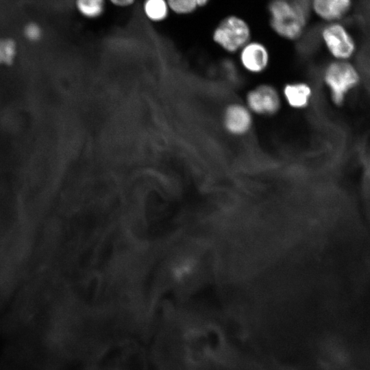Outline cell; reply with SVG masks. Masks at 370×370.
Masks as SVG:
<instances>
[{
    "mask_svg": "<svg viewBox=\"0 0 370 370\" xmlns=\"http://www.w3.org/2000/svg\"><path fill=\"white\" fill-rule=\"evenodd\" d=\"M269 23L280 38L296 41L307 27V14L297 0H271L268 5Z\"/></svg>",
    "mask_w": 370,
    "mask_h": 370,
    "instance_id": "cell-1",
    "label": "cell"
},
{
    "mask_svg": "<svg viewBox=\"0 0 370 370\" xmlns=\"http://www.w3.org/2000/svg\"><path fill=\"white\" fill-rule=\"evenodd\" d=\"M243 102L256 118L273 119L280 115L284 106L280 89L269 82H260L249 87Z\"/></svg>",
    "mask_w": 370,
    "mask_h": 370,
    "instance_id": "cell-2",
    "label": "cell"
},
{
    "mask_svg": "<svg viewBox=\"0 0 370 370\" xmlns=\"http://www.w3.org/2000/svg\"><path fill=\"white\" fill-rule=\"evenodd\" d=\"M249 23L236 14L223 18L212 32V40L221 50L230 55L237 54L251 40Z\"/></svg>",
    "mask_w": 370,
    "mask_h": 370,
    "instance_id": "cell-3",
    "label": "cell"
},
{
    "mask_svg": "<svg viewBox=\"0 0 370 370\" xmlns=\"http://www.w3.org/2000/svg\"><path fill=\"white\" fill-rule=\"evenodd\" d=\"M358 77L356 68L345 60H332L324 66L321 74L323 83L336 105L343 103L347 93L357 84Z\"/></svg>",
    "mask_w": 370,
    "mask_h": 370,
    "instance_id": "cell-4",
    "label": "cell"
},
{
    "mask_svg": "<svg viewBox=\"0 0 370 370\" xmlns=\"http://www.w3.org/2000/svg\"><path fill=\"white\" fill-rule=\"evenodd\" d=\"M319 37L327 53L334 60L349 61L356 51V39L342 21L323 23L319 29Z\"/></svg>",
    "mask_w": 370,
    "mask_h": 370,
    "instance_id": "cell-5",
    "label": "cell"
},
{
    "mask_svg": "<svg viewBox=\"0 0 370 370\" xmlns=\"http://www.w3.org/2000/svg\"><path fill=\"white\" fill-rule=\"evenodd\" d=\"M220 119L221 127L227 135L242 138L254 130L256 117L243 101H232L222 108Z\"/></svg>",
    "mask_w": 370,
    "mask_h": 370,
    "instance_id": "cell-6",
    "label": "cell"
},
{
    "mask_svg": "<svg viewBox=\"0 0 370 370\" xmlns=\"http://www.w3.org/2000/svg\"><path fill=\"white\" fill-rule=\"evenodd\" d=\"M269 49L263 42L251 40L237 53V62L241 69L252 77L263 75L271 65Z\"/></svg>",
    "mask_w": 370,
    "mask_h": 370,
    "instance_id": "cell-7",
    "label": "cell"
},
{
    "mask_svg": "<svg viewBox=\"0 0 370 370\" xmlns=\"http://www.w3.org/2000/svg\"><path fill=\"white\" fill-rule=\"evenodd\" d=\"M280 89L284 107L295 112L306 110L314 96L312 84L305 79L286 82Z\"/></svg>",
    "mask_w": 370,
    "mask_h": 370,
    "instance_id": "cell-8",
    "label": "cell"
},
{
    "mask_svg": "<svg viewBox=\"0 0 370 370\" xmlns=\"http://www.w3.org/2000/svg\"><path fill=\"white\" fill-rule=\"evenodd\" d=\"M352 6L353 0H310V11L323 23L342 21Z\"/></svg>",
    "mask_w": 370,
    "mask_h": 370,
    "instance_id": "cell-9",
    "label": "cell"
},
{
    "mask_svg": "<svg viewBox=\"0 0 370 370\" xmlns=\"http://www.w3.org/2000/svg\"><path fill=\"white\" fill-rule=\"evenodd\" d=\"M143 11L150 21L160 23L168 17L170 9L166 0H145Z\"/></svg>",
    "mask_w": 370,
    "mask_h": 370,
    "instance_id": "cell-10",
    "label": "cell"
},
{
    "mask_svg": "<svg viewBox=\"0 0 370 370\" xmlns=\"http://www.w3.org/2000/svg\"><path fill=\"white\" fill-rule=\"evenodd\" d=\"M107 0H75L78 13L88 19H95L105 12Z\"/></svg>",
    "mask_w": 370,
    "mask_h": 370,
    "instance_id": "cell-11",
    "label": "cell"
},
{
    "mask_svg": "<svg viewBox=\"0 0 370 370\" xmlns=\"http://www.w3.org/2000/svg\"><path fill=\"white\" fill-rule=\"evenodd\" d=\"M16 41L10 37H0V64H11L17 54Z\"/></svg>",
    "mask_w": 370,
    "mask_h": 370,
    "instance_id": "cell-12",
    "label": "cell"
},
{
    "mask_svg": "<svg viewBox=\"0 0 370 370\" xmlns=\"http://www.w3.org/2000/svg\"><path fill=\"white\" fill-rule=\"evenodd\" d=\"M170 11L177 15H189L199 8L196 0H166Z\"/></svg>",
    "mask_w": 370,
    "mask_h": 370,
    "instance_id": "cell-13",
    "label": "cell"
},
{
    "mask_svg": "<svg viewBox=\"0 0 370 370\" xmlns=\"http://www.w3.org/2000/svg\"><path fill=\"white\" fill-rule=\"evenodd\" d=\"M43 29L36 22H29L23 28V35L29 42H39L43 37Z\"/></svg>",
    "mask_w": 370,
    "mask_h": 370,
    "instance_id": "cell-14",
    "label": "cell"
},
{
    "mask_svg": "<svg viewBox=\"0 0 370 370\" xmlns=\"http://www.w3.org/2000/svg\"><path fill=\"white\" fill-rule=\"evenodd\" d=\"M114 6L118 8H127L132 5L136 0H108Z\"/></svg>",
    "mask_w": 370,
    "mask_h": 370,
    "instance_id": "cell-15",
    "label": "cell"
},
{
    "mask_svg": "<svg viewBox=\"0 0 370 370\" xmlns=\"http://www.w3.org/2000/svg\"><path fill=\"white\" fill-rule=\"evenodd\" d=\"M211 0H196L199 8L207 5Z\"/></svg>",
    "mask_w": 370,
    "mask_h": 370,
    "instance_id": "cell-16",
    "label": "cell"
}]
</instances>
